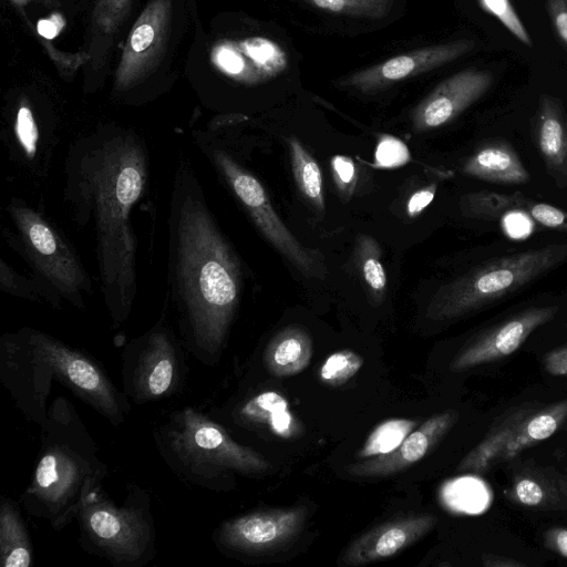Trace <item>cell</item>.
<instances>
[{
	"mask_svg": "<svg viewBox=\"0 0 567 567\" xmlns=\"http://www.w3.org/2000/svg\"><path fill=\"white\" fill-rule=\"evenodd\" d=\"M148 153L135 133L103 130L74 142L65 162L64 198L92 231L101 292L113 328L130 317L137 291L131 214L148 179Z\"/></svg>",
	"mask_w": 567,
	"mask_h": 567,
	"instance_id": "cell-1",
	"label": "cell"
},
{
	"mask_svg": "<svg viewBox=\"0 0 567 567\" xmlns=\"http://www.w3.org/2000/svg\"><path fill=\"white\" fill-rule=\"evenodd\" d=\"M168 281L183 346L200 363L217 364L239 305L241 269L188 164L173 182Z\"/></svg>",
	"mask_w": 567,
	"mask_h": 567,
	"instance_id": "cell-2",
	"label": "cell"
},
{
	"mask_svg": "<svg viewBox=\"0 0 567 567\" xmlns=\"http://www.w3.org/2000/svg\"><path fill=\"white\" fill-rule=\"evenodd\" d=\"M56 381L120 426L131 411L125 393L90 354L31 327L0 337V382L17 409L39 427L48 416V398Z\"/></svg>",
	"mask_w": 567,
	"mask_h": 567,
	"instance_id": "cell-3",
	"label": "cell"
},
{
	"mask_svg": "<svg viewBox=\"0 0 567 567\" xmlns=\"http://www.w3.org/2000/svg\"><path fill=\"white\" fill-rule=\"evenodd\" d=\"M106 474L107 466L74 404L56 396L40 426L39 453L20 503L29 515L61 532L75 520L86 495Z\"/></svg>",
	"mask_w": 567,
	"mask_h": 567,
	"instance_id": "cell-4",
	"label": "cell"
},
{
	"mask_svg": "<svg viewBox=\"0 0 567 567\" xmlns=\"http://www.w3.org/2000/svg\"><path fill=\"white\" fill-rule=\"evenodd\" d=\"M156 450L181 481L207 491L231 486L236 475H255L270 464L256 450L239 443L208 413L183 406L153 427Z\"/></svg>",
	"mask_w": 567,
	"mask_h": 567,
	"instance_id": "cell-5",
	"label": "cell"
},
{
	"mask_svg": "<svg viewBox=\"0 0 567 567\" xmlns=\"http://www.w3.org/2000/svg\"><path fill=\"white\" fill-rule=\"evenodd\" d=\"M75 520L82 549L115 567H144L156 556L152 497L135 483L127 484L121 504L97 485L86 495Z\"/></svg>",
	"mask_w": 567,
	"mask_h": 567,
	"instance_id": "cell-6",
	"label": "cell"
},
{
	"mask_svg": "<svg viewBox=\"0 0 567 567\" xmlns=\"http://www.w3.org/2000/svg\"><path fill=\"white\" fill-rule=\"evenodd\" d=\"M7 212L14 231L8 243L25 260L48 297V303L60 308L63 301L84 308V296L91 291V279L79 256L50 220L20 198H12Z\"/></svg>",
	"mask_w": 567,
	"mask_h": 567,
	"instance_id": "cell-7",
	"label": "cell"
},
{
	"mask_svg": "<svg viewBox=\"0 0 567 567\" xmlns=\"http://www.w3.org/2000/svg\"><path fill=\"white\" fill-rule=\"evenodd\" d=\"M567 259V244H553L488 260L442 286L426 317L442 321L462 317L526 287Z\"/></svg>",
	"mask_w": 567,
	"mask_h": 567,
	"instance_id": "cell-8",
	"label": "cell"
},
{
	"mask_svg": "<svg viewBox=\"0 0 567 567\" xmlns=\"http://www.w3.org/2000/svg\"><path fill=\"white\" fill-rule=\"evenodd\" d=\"M186 373L183 347L163 318L122 352V391L136 405L177 394Z\"/></svg>",
	"mask_w": 567,
	"mask_h": 567,
	"instance_id": "cell-9",
	"label": "cell"
},
{
	"mask_svg": "<svg viewBox=\"0 0 567 567\" xmlns=\"http://www.w3.org/2000/svg\"><path fill=\"white\" fill-rule=\"evenodd\" d=\"M209 157L264 237L303 276L322 278L326 275L322 254L305 247L293 236L277 215L258 178L224 150L212 148Z\"/></svg>",
	"mask_w": 567,
	"mask_h": 567,
	"instance_id": "cell-10",
	"label": "cell"
},
{
	"mask_svg": "<svg viewBox=\"0 0 567 567\" xmlns=\"http://www.w3.org/2000/svg\"><path fill=\"white\" fill-rule=\"evenodd\" d=\"M567 417V401L537 411H519L492 430L460 463V471L483 473L550 437Z\"/></svg>",
	"mask_w": 567,
	"mask_h": 567,
	"instance_id": "cell-11",
	"label": "cell"
},
{
	"mask_svg": "<svg viewBox=\"0 0 567 567\" xmlns=\"http://www.w3.org/2000/svg\"><path fill=\"white\" fill-rule=\"evenodd\" d=\"M307 518L303 505L248 512L221 522L213 542L224 554L259 555L293 539Z\"/></svg>",
	"mask_w": 567,
	"mask_h": 567,
	"instance_id": "cell-12",
	"label": "cell"
},
{
	"mask_svg": "<svg viewBox=\"0 0 567 567\" xmlns=\"http://www.w3.org/2000/svg\"><path fill=\"white\" fill-rule=\"evenodd\" d=\"M476 43L470 39L427 45L392 56L385 61L349 74L340 86L361 93H372L415 75L433 71L467 54Z\"/></svg>",
	"mask_w": 567,
	"mask_h": 567,
	"instance_id": "cell-13",
	"label": "cell"
},
{
	"mask_svg": "<svg viewBox=\"0 0 567 567\" xmlns=\"http://www.w3.org/2000/svg\"><path fill=\"white\" fill-rule=\"evenodd\" d=\"M493 81L489 71L476 68L449 76L414 107L411 114L413 130L420 133L449 124L480 100Z\"/></svg>",
	"mask_w": 567,
	"mask_h": 567,
	"instance_id": "cell-14",
	"label": "cell"
},
{
	"mask_svg": "<svg viewBox=\"0 0 567 567\" xmlns=\"http://www.w3.org/2000/svg\"><path fill=\"white\" fill-rule=\"evenodd\" d=\"M557 306L526 309L482 333L451 362L454 371L466 370L514 353L538 327L550 321Z\"/></svg>",
	"mask_w": 567,
	"mask_h": 567,
	"instance_id": "cell-15",
	"label": "cell"
},
{
	"mask_svg": "<svg viewBox=\"0 0 567 567\" xmlns=\"http://www.w3.org/2000/svg\"><path fill=\"white\" fill-rule=\"evenodd\" d=\"M435 523L436 517L431 514L409 515L385 522L349 544L339 564L362 566L393 557L426 535Z\"/></svg>",
	"mask_w": 567,
	"mask_h": 567,
	"instance_id": "cell-16",
	"label": "cell"
},
{
	"mask_svg": "<svg viewBox=\"0 0 567 567\" xmlns=\"http://www.w3.org/2000/svg\"><path fill=\"white\" fill-rule=\"evenodd\" d=\"M169 11L168 0H153L135 23L118 68V89L126 90L152 70L164 47Z\"/></svg>",
	"mask_w": 567,
	"mask_h": 567,
	"instance_id": "cell-17",
	"label": "cell"
},
{
	"mask_svg": "<svg viewBox=\"0 0 567 567\" xmlns=\"http://www.w3.org/2000/svg\"><path fill=\"white\" fill-rule=\"evenodd\" d=\"M208 414L226 429L264 427L282 439L297 437L301 432L287 399L272 390L257 392L228 408H214Z\"/></svg>",
	"mask_w": 567,
	"mask_h": 567,
	"instance_id": "cell-18",
	"label": "cell"
},
{
	"mask_svg": "<svg viewBox=\"0 0 567 567\" xmlns=\"http://www.w3.org/2000/svg\"><path fill=\"white\" fill-rule=\"evenodd\" d=\"M458 417L455 411H444L424 421L391 453L359 461L348 467L358 477H382L405 470L422 460L451 430Z\"/></svg>",
	"mask_w": 567,
	"mask_h": 567,
	"instance_id": "cell-19",
	"label": "cell"
},
{
	"mask_svg": "<svg viewBox=\"0 0 567 567\" xmlns=\"http://www.w3.org/2000/svg\"><path fill=\"white\" fill-rule=\"evenodd\" d=\"M215 63L228 75L256 84L280 75L288 66L286 51L265 37H250L218 47Z\"/></svg>",
	"mask_w": 567,
	"mask_h": 567,
	"instance_id": "cell-20",
	"label": "cell"
},
{
	"mask_svg": "<svg viewBox=\"0 0 567 567\" xmlns=\"http://www.w3.org/2000/svg\"><path fill=\"white\" fill-rule=\"evenodd\" d=\"M533 135L547 173L558 187L567 186V113L558 99L539 97Z\"/></svg>",
	"mask_w": 567,
	"mask_h": 567,
	"instance_id": "cell-21",
	"label": "cell"
},
{
	"mask_svg": "<svg viewBox=\"0 0 567 567\" xmlns=\"http://www.w3.org/2000/svg\"><path fill=\"white\" fill-rule=\"evenodd\" d=\"M466 176L496 184H524L529 174L515 150L504 141L478 147L463 164Z\"/></svg>",
	"mask_w": 567,
	"mask_h": 567,
	"instance_id": "cell-22",
	"label": "cell"
},
{
	"mask_svg": "<svg viewBox=\"0 0 567 567\" xmlns=\"http://www.w3.org/2000/svg\"><path fill=\"white\" fill-rule=\"evenodd\" d=\"M312 349V339L307 330L288 326L268 342L264 363L267 371L275 377L295 375L308 367Z\"/></svg>",
	"mask_w": 567,
	"mask_h": 567,
	"instance_id": "cell-23",
	"label": "cell"
},
{
	"mask_svg": "<svg viewBox=\"0 0 567 567\" xmlns=\"http://www.w3.org/2000/svg\"><path fill=\"white\" fill-rule=\"evenodd\" d=\"M33 545L19 504L0 497V561L2 567H30Z\"/></svg>",
	"mask_w": 567,
	"mask_h": 567,
	"instance_id": "cell-24",
	"label": "cell"
},
{
	"mask_svg": "<svg viewBox=\"0 0 567 567\" xmlns=\"http://www.w3.org/2000/svg\"><path fill=\"white\" fill-rule=\"evenodd\" d=\"M293 179L301 195L319 212H323L324 195L321 169L302 143L291 136L287 140Z\"/></svg>",
	"mask_w": 567,
	"mask_h": 567,
	"instance_id": "cell-25",
	"label": "cell"
},
{
	"mask_svg": "<svg viewBox=\"0 0 567 567\" xmlns=\"http://www.w3.org/2000/svg\"><path fill=\"white\" fill-rule=\"evenodd\" d=\"M528 198L519 192L504 194L489 190L471 192L460 198L463 215L488 221L499 220L511 209L525 208Z\"/></svg>",
	"mask_w": 567,
	"mask_h": 567,
	"instance_id": "cell-26",
	"label": "cell"
},
{
	"mask_svg": "<svg viewBox=\"0 0 567 567\" xmlns=\"http://www.w3.org/2000/svg\"><path fill=\"white\" fill-rule=\"evenodd\" d=\"M416 422L409 419H389L370 433L358 452L360 458L385 455L396 449L414 430Z\"/></svg>",
	"mask_w": 567,
	"mask_h": 567,
	"instance_id": "cell-27",
	"label": "cell"
},
{
	"mask_svg": "<svg viewBox=\"0 0 567 567\" xmlns=\"http://www.w3.org/2000/svg\"><path fill=\"white\" fill-rule=\"evenodd\" d=\"M355 251L362 277L374 301H382L388 279L378 241L368 235H361L358 237Z\"/></svg>",
	"mask_w": 567,
	"mask_h": 567,
	"instance_id": "cell-28",
	"label": "cell"
},
{
	"mask_svg": "<svg viewBox=\"0 0 567 567\" xmlns=\"http://www.w3.org/2000/svg\"><path fill=\"white\" fill-rule=\"evenodd\" d=\"M446 503L455 511L476 514L488 507L492 495L489 488L474 477H462L445 488Z\"/></svg>",
	"mask_w": 567,
	"mask_h": 567,
	"instance_id": "cell-29",
	"label": "cell"
},
{
	"mask_svg": "<svg viewBox=\"0 0 567 567\" xmlns=\"http://www.w3.org/2000/svg\"><path fill=\"white\" fill-rule=\"evenodd\" d=\"M324 12L369 19L385 18L394 0H299Z\"/></svg>",
	"mask_w": 567,
	"mask_h": 567,
	"instance_id": "cell-30",
	"label": "cell"
},
{
	"mask_svg": "<svg viewBox=\"0 0 567 567\" xmlns=\"http://www.w3.org/2000/svg\"><path fill=\"white\" fill-rule=\"evenodd\" d=\"M363 365L362 357L352 350L331 353L321 364L319 377L329 385H340L355 375Z\"/></svg>",
	"mask_w": 567,
	"mask_h": 567,
	"instance_id": "cell-31",
	"label": "cell"
},
{
	"mask_svg": "<svg viewBox=\"0 0 567 567\" xmlns=\"http://www.w3.org/2000/svg\"><path fill=\"white\" fill-rule=\"evenodd\" d=\"M411 159V152L401 138L381 134L378 137L371 166L380 169H393L406 165Z\"/></svg>",
	"mask_w": 567,
	"mask_h": 567,
	"instance_id": "cell-32",
	"label": "cell"
},
{
	"mask_svg": "<svg viewBox=\"0 0 567 567\" xmlns=\"http://www.w3.org/2000/svg\"><path fill=\"white\" fill-rule=\"evenodd\" d=\"M0 289L31 301L48 302L45 291L34 278L28 279L21 276L2 259L0 260Z\"/></svg>",
	"mask_w": 567,
	"mask_h": 567,
	"instance_id": "cell-33",
	"label": "cell"
},
{
	"mask_svg": "<svg viewBox=\"0 0 567 567\" xmlns=\"http://www.w3.org/2000/svg\"><path fill=\"white\" fill-rule=\"evenodd\" d=\"M478 3L484 11L496 18L523 44L533 45L532 38L511 0H478Z\"/></svg>",
	"mask_w": 567,
	"mask_h": 567,
	"instance_id": "cell-34",
	"label": "cell"
},
{
	"mask_svg": "<svg viewBox=\"0 0 567 567\" xmlns=\"http://www.w3.org/2000/svg\"><path fill=\"white\" fill-rule=\"evenodd\" d=\"M334 185L342 199L351 198L358 182V173L351 157L342 154L334 155L330 161Z\"/></svg>",
	"mask_w": 567,
	"mask_h": 567,
	"instance_id": "cell-35",
	"label": "cell"
},
{
	"mask_svg": "<svg viewBox=\"0 0 567 567\" xmlns=\"http://www.w3.org/2000/svg\"><path fill=\"white\" fill-rule=\"evenodd\" d=\"M14 131L19 148L25 157L33 158L39 147V131L29 107L22 106L18 111Z\"/></svg>",
	"mask_w": 567,
	"mask_h": 567,
	"instance_id": "cell-36",
	"label": "cell"
},
{
	"mask_svg": "<svg viewBox=\"0 0 567 567\" xmlns=\"http://www.w3.org/2000/svg\"><path fill=\"white\" fill-rule=\"evenodd\" d=\"M499 221L503 233L512 239H525L535 229V220L525 208L508 210Z\"/></svg>",
	"mask_w": 567,
	"mask_h": 567,
	"instance_id": "cell-37",
	"label": "cell"
},
{
	"mask_svg": "<svg viewBox=\"0 0 567 567\" xmlns=\"http://www.w3.org/2000/svg\"><path fill=\"white\" fill-rule=\"evenodd\" d=\"M525 209L532 218L539 225L567 231V212H564L546 203H534L528 199Z\"/></svg>",
	"mask_w": 567,
	"mask_h": 567,
	"instance_id": "cell-38",
	"label": "cell"
},
{
	"mask_svg": "<svg viewBox=\"0 0 567 567\" xmlns=\"http://www.w3.org/2000/svg\"><path fill=\"white\" fill-rule=\"evenodd\" d=\"M128 0H99L95 12L97 25L106 32L113 31L124 18Z\"/></svg>",
	"mask_w": 567,
	"mask_h": 567,
	"instance_id": "cell-39",
	"label": "cell"
},
{
	"mask_svg": "<svg viewBox=\"0 0 567 567\" xmlns=\"http://www.w3.org/2000/svg\"><path fill=\"white\" fill-rule=\"evenodd\" d=\"M551 25L567 51V0H546Z\"/></svg>",
	"mask_w": 567,
	"mask_h": 567,
	"instance_id": "cell-40",
	"label": "cell"
},
{
	"mask_svg": "<svg viewBox=\"0 0 567 567\" xmlns=\"http://www.w3.org/2000/svg\"><path fill=\"white\" fill-rule=\"evenodd\" d=\"M516 499L525 506H538L543 503L545 493L543 487L532 478H520L514 487Z\"/></svg>",
	"mask_w": 567,
	"mask_h": 567,
	"instance_id": "cell-41",
	"label": "cell"
},
{
	"mask_svg": "<svg viewBox=\"0 0 567 567\" xmlns=\"http://www.w3.org/2000/svg\"><path fill=\"white\" fill-rule=\"evenodd\" d=\"M437 190L436 184H430L414 192L406 203V214L415 218L433 202Z\"/></svg>",
	"mask_w": 567,
	"mask_h": 567,
	"instance_id": "cell-42",
	"label": "cell"
},
{
	"mask_svg": "<svg viewBox=\"0 0 567 567\" xmlns=\"http://www.w3.org/2000/svg\"><path fill=\"white\" fill-rule=\"evenodd\" d=\"M546 546L567 559V528L555 527L545 533Z\"/></svg>",
	"mask_w": 567,
	"mask_h": 567,
	"instance_id": "cell-43",
	"label": "cell"
},
{
	"mask_svg": "<svg viewBox=\"0 0 567 567\" xmlns=\"http://www.w3.org/2000/svg\"><path fill=\"white\" fill-rule=\"evenodd\" d=\"M544 364L546 371L551 375L567 374V347L549 352Z\"/></svg>",
	"mask_w": 567,
	"mask_h": 567,
	"instance_id": "cell-44",
	"label": "cell"
},
{
	"mask_svg": "<svg viewBox=\"0 0 567 567\" xmlns=\"http://www.w3.org/2000/svg\"><path fill=\"white\" fill-rule=\"evenodd\" d=\"M61 28L62 20L59 16H52L51 19L40 20L38 23V31L45 39H53Z\"/></svg>",
	"mask_w": 567,
	"mask_h": 567,
	"instance_id": "cell-45",
	"label": "cell"
},
{
	"mask_svg": "<svg viewBox=\"0 0 567 567\" xmlns=\"http://www.w3.org/2000/svg\"><path fill=\"white\" fill-rule=\"evenodd\" d=\"M483 565L487 567H515L523 566L524 564L506 557L486 555L483 557Z\"/></svg>",
	"mask_w": 567,
	"mask_h": 567,
	"instance_id": "cell-46",
	"label": "cell"
}]
</instances>
